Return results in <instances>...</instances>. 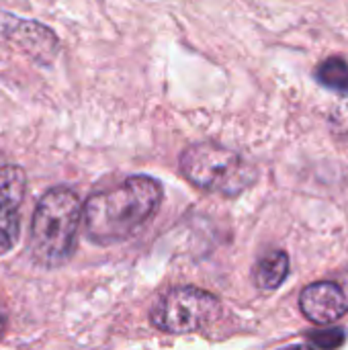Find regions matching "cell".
<instances>
[{"mask_svg":"<svg viewBox=\"0 0 348 350\" xmlns=\"http://www.w3.org/2000/svg\"><path fill=\"white\" fill-rule=\"evenodd\" d=\"M162 185L152 176H129L121 185L98 191L84 205V230L90 242L111 246L131 238L162 203Z\"/></svg>","mask_w":348,"mask_h":350,"instance_id":"cell-1","label":"cell"},{"mask_svg":"<svg viewBox=\"0 0 348 350\" xmlns=\"http://www.w3.org/2000/svg\"><path fill=\"white\" fill-rule=\"evenodd\" d=\"M82 215V203L68 187H53L39 199L31 224V250L41 267L55 269L72 256Z\"/></svg>","mask_w":348,"mask_h":350,"instance_id":"cell-2","label":"cell"},{"mask_svg":"<svg viewBox=\"0 0 348 350\" xmlns=\"http://www.w3.org/2000/svg\"><path fill=\"white\" fill-rule=\"evenodd\" d=\"M180 170L191 185L224 195H236L248 183V166L242 156L215 142L189 146L180 156Z\"/></svg>","mask_w":348,"mask_h":350,"instance_id":"cell-3","label":"cell"},{"mask_svg":"<svg viewBox=\"0 0 348 350\" xmlns=\"http://www.w3.org/2000/svg\"><path fill=\"white\" fill-rule=\"evenodd\" d=\"M222 304L209 291L197 287H174L158 297L150 312L152 324L168 334H195L219 318Z\"/></svg>","mask_w":348,"mask_h":350,"instance_id":"cell-4","label":"cell"},{"mask_svg":"<svg viewBox=\"0 0 348 350\" xmlns=\"http://www.w3.org/2000/svg\"><path fill=\"white\" fill-rule=\"evenodd\" d=\"M302 314L318 324L328 326L348 312V271L338 281H318L308 285L299 297Z\"/></svg>","mask_w":348,"mask_h":350,"instance_id":"cell-5","label":"cell"},{"mask_svg":"<svg viewBox=\"0 0 348 350\" xmlns=\"http://www.w3.org/2000/svg\"><path fill=\"white\" fill-rule=\"evenodd\" d=\"M27 191V176L21 166L0 168V254L14 248L21 234V203Z\"/></svg>","mask_w":348,"mask_h":350,"instance_id":"cell-6","label":"cell"},{"mask_svg":"<svg viewBox=\"0 0 348 350\" xmlns=\"http://www.w3.org/2000/svg\"><path fill=\"white\" fill-rule=\"evenodd\" d=\"M8 35L14 43L23 47V51L31 57H35L39 64H47L57 53V39L55 35L33 21H18V25L8 27Z\"/></svg>","mask_w":348,"mask_h":350,"instance_id":"cell-7","label":"cell"},{"mask_svg":"<svg viewBox=\"0 0 348 350\" xmlns=\"http://www.w3.org/2000/svg\"><path fill=\"white\" fill-rule=\"evenodd\" d=\"M289 277V256L283 250H275L258 260L254 269V281L265 291L279 289Z\"/></svg>","mask_w":348,"mask_h":350,"instance_id":"cell-8","label":"cell"},{"mask_svg":"<svg viewBox=\"0 0 348 350\" xmlns=\"http://www.w3.org/2000/svg\"><path fill=\"white\" fill-rule=\"evenodd\" d=\"M316 76L326 88L348 94V64L343 57H328L322 62Z\"/></svg>","mask_w":348,"mask_h":350,"instance_id":"cell-9","label":"cell"},{"mask_svg":"<svg viewBox=\"0 0 348 350\" xmlns=\"http://www.w3.org/2000/svg\"><path fill=\"white\" fill-rule=\"evenodd\" d=\"M310 342L320 349H336L345 342V332L343 330H330V332H314L310 334Z\"/></svg>","mask_w":348,"mask_h":350,"instance_id":"cell-10","label":"cell"}]
</instances>
